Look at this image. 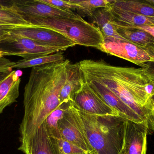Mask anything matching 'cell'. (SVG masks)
<instances>
[{
    "label": "cell",
    "instance_id": "6da1fadb",
    "mask_svg": "<svg viewBox=\"0 0 154 154\" xmlns=\"http://www.w3.org/2000/svg\"><path fill=\"white\" fill-rule=\"evenodd\" d=\"M79 63L83 75L106 85L143 119L148 134L154 133V71L148 66L119 67L102 59Z\"/></svg>",
    "mask_w": 154,
    "mask_h": 154
},
{
    "label": "cell",
    "instance_id": "7a4b0ae2",
    "mask_svg": "<svg viewBox=\"0 0 154 154\" xmlns=\"http://www.w3.org/2000/svg\"><path fill=\"white\" fill-rule=\"evenodd\" d=\"M70 62H60L32 68L23 94L24 115L20 124V140L31 134L61 103L60 93Z\"/></svg>",
    "mask_w": 154,
    "mask_h": 154
},
{
    "label": "cell",
    "instance_id": "3957f363",
    "mask_svg": "<svg viewBox=\"0 0 154 154\" xmlns=\"http://www.w3.org/2000/svg\"><path fill=\"white\" fill-rule=\"evenodd\" d=\"M74 107L89 142L97 154H121L125 143L126 119L119 115H90Z\"/></svg>",
    "mask_w": 154,
    "mask_h": 154
},
{
    "label": "cell",
    "instance_id": "277c9868",
    "mask_svg": "<svg viewBox=\"0 0 154 154\" xmlns=\"http://www.w3.org/2000/svg\"><path fill=\"white\" fill-rule=\"evenodd\" d=\"M30 25L51 29L75 42L76 45L98 49L104 39L98 29L92 24L79 18H27Z\"/></svg>",
    "mask_w": 154,
    "mask_h": 154
},
{
    "label": "cell",
    "instance_id": "5b68a950",
    "mask_svg": "<svg viewBox=\"0 0 154 154\" xmlns=\"http://www.w3.org/2000/svg\"><path fill=\"white\" fill-rule=\"evenodd\" d=\"M98 49L140 67H147V63L154 61V47H141L125 41L106 39Z\"/></svg>",
    "mask_w": 154,
    "mask_h": 154
},
{
    "label": "cell",
    "instance_id": "8992f818",
    "mask_svg": "<svg viewBox=\"0 0 154 154\" xmlns=\"http://www.w3.org/2000/svg\"><path fill=\"white\" fill-rule=\"evenodd\" d=\"M58 126L63 139L74 144L88 154H97L89 142L81 118L72 102L59 121Z\"/></svg>",
    "mask_w": 154,
    "mask_h": 154
},
{
    "label": "cell",
    "instance_id": "52a82bcc",
    "mask_svg": "<svg viewBox=\"0 0 154 154\" xmlns=\"http://www.w3.org/2000/svg\"><path fill=\"white\" fill-rule=\"evenodd\" d=\"M8 31L11 34L28 38L44 46L57 48L61 51L76 45L69 38L48 28L30 25L11 27Z\"/></svg>",
    "mask_w": 154,
    "mask_h": 154
},
{
    "label": "cell",
    "instance_id": "ba28073f",
    "mask_svg": "<svg viewBox=\"0 0 154 154\" xmlns=\"http://www.w3.org/2000/svg\"><path fill=\"white\" fill-rule=\"evenodd\" d=\"M12 7L23 19L27 18H79L73 11L57 9L40 0L11 1Z\"/></svg>",
    "mask_w": 154,
    "mask_h": 154
},
{
    "label": "cell",
    "instance_id": "9c48e42d",
    "mask_svg": "<svg viewBox=\"0 0 154 154\" xmlns=\"http://www.w3.org/2000/svg\"><path fill=\"white\" fill-rule=\"evenodd\" d=\"M73 105L82 112L91 115H119L86 82L71 100Z\"/></svg>",
    "mask_w": 154,
    "mask_h": 154
},
{
    "label": "cell",
    "instance_id": "30bf717a",
    "mask_svg": "<svg viewBox=\"0 0 154 154\" xmlns=\"http://www.w3.org/2000/svg\"><path fill=\"white\" fill-rule=\"evenodd\" d=\"M83 76L84 81L119 116L145 126L143 121L138 115L122 102L106 85L89 76L83 74Z\"/></svg>",
    "mask_w": 154,
    "mask_h": 154
},
{
    "label": "cell",
    "instance_id": "8fae6325",
    "mask_svg": "<svg viewBox=\"0 0 154 154\" xmlns=\"http://www.w3.org/2000/svg\"><path fill=\"white\" fill-rule=\"evenodd\" d=\"M20 141L18 150L24 154H60L56 138L49 136L43 123L31 134Z\"/></svg>",
    "mask_w": 154,
    "mask_h": 154
},
{
    "label": "cell",
    "instance_id": "7c38bea8",
    "mask_svg": "<svg viewBox=\"0 0 154 154\" xmlns=\"http://www.w3.org/2000/svg\"><path fill=\"white\" fill-rule=\"evenodd\" d=\"M5 44L9 45L12 49L8 52L9 55L20 56L23 59L36 58L61 51L57 48L44 46L28 38L12 34Z\"/></svg>",
    "mask_w": 154,
    "mask_h": 154
},
{
    "label": "cell",
    "instance_id": "4fadbf2b",
    "mask_svg": "<svg viewBox=\"0 0 154 154\" xmlns=\"http://www.w3.org/2000/svg\"><path fill=\"white\" fill-rule=\"evenodd\" d=\"M148 134L144 126L126 119L124 145L128 154H146Z\"/></svg>",
    "mask_w": 154,
    "mask_h": 154
},
{
    "label": "cell",
    "instance_id": "5bb4252c",
    "mask_svg": "<svg viewBox=\"0 0 154 154\" xmlns=\"http://www.w3.org/2000/svg\"><path fill=\"white\" fill-rule=\"evenodd\" d=\"M113 4L107 10L111 16L112 23L116 26L122 27L154 26V16H145L125 11L115 7Z\"/></svg>",
    "mask_w": 154,
    "mask_h": 154
},
{
    "label": "cell",
    "instance_id": "9a60e30c",
    "mask_svg": "<svg viewBox=\"0 0 154 154\" xmlns=\"http://www.w3.org/2000/svg\"><path fill=\"white\" fill-rule=\"evenodd\" d=\"M66 73V81L60 93V103L72 100L85 82L79 62L72 63L70 61L67 67Z\"/></svg>",
    "mask_w": 154,
    "mask_h": 154
},
{
    "label": "cell",
    "instance_id": "2e32d148",
    "mask_svg": "<svg viewBox=\"0 0 154 154\" xmlns=\"http://www.w3.org/2000/svg\"><path fill=\"white\" fill-rule=\"evenodd\" d=\"M20 82L18 71H12L0 82V114L6 107L17 101L20 94Z\"/></svg>",
    "mask_w": 154,
    "mask_h": 154
},
{
    "label": "cell",
    "instance_id": "e0dca14e",
    "mask_svg": "<svg viewBox=\"0 0 154 154\" xmlns=\"http://www.w3.org/2000/svg\"><path fill=\"white\" fill-rule=\"evenodd\" d=\"M90 16L92 19L91 24L99 30L104 40H120L127 41L118 33L107 9H97L92 12Z\"/></svg>",
    "mask_w": 154,
    "mask_h": 154
},
{
    "label": "cell",
    "instance_id": "ac0fdd59",
    "mask_svg": "<svg viewBox=\"0 0 154 154\" xmlns=\"http://www.w3.org/2000/svg\"><path fill=\"white\" fill-rule=\"evenodd\" d=\"M116 26L118 33L128 42L141 47H154V38L148 33L136 28Z\"/></svg>",
    "mask_w": 154,
    "mask_h": 154
},
{
    "label": "cell",
    "instance_id": "d6986e66",
    "mask_svg": "<svg viewBox=\"0 0 154 154\" xmlns=\"http://www.w3.org/2000/svg\"><path fill=\"white\" fill-rule=\"evenodd\" d=\"M71 104V100L61 103L47 117L43 123L49 136L57 139H62L58 124Z\"/></svg>",
    "mask_w": 154,
    "mask_h": 154
},
{
    "label": "cell",
    "instance_id": "ffe728a7",
    "mask_svg": "<svg viewBox=\"0 0 154 154\" xmlns=\"http://www.w3.org/2000/svg\"><path fill=\"white\" fill-rule=\"evenodd\" d=\"M113 5L116 8L137 14L147 16H154V6L143 1L115 0Z\"/></svg>",
    "mask_w": 154,
    "mask_h": 154
},
{
    "label": "cell",
    "instance_id": "44dd1931",
    "mask_svg": "<svg viewBox=\"0 0 154 154\" xmlns=\"http://www.w3.org/2000/svg\"><path fill=\"white\" fill-rule=\"evenodd\" d=\"M63 52L60 51L53 54L30 58L23 59L16 62L13 69H23L60 62L65 60Z\"/></svg>",
    "mask_w": 154,
    "mask_h": 154
},
{
    "label": "cell",
    "instance_id": "7402d4cb",
    "mask_svg": "<svg viewBox=\"0 0 154 154\" xmlns=\"http://www.w3.org/2000/svg\"><path fill=\"white\" fill-rule=\"evenodd\" d=\"M0 21L16 27L31 25L14 10L12 7L11 1L8 5L0 3Z\"/></svg>",
    "mask_w": 154,
    "mask_h": 154
},
{
    "label": "cell",
    "instance_id": "603a6c76",
    "mask_svg": "<svg viewBox=\"0 0 154 154\" xmlns=\"http://www.w3.org/2000/svg\"><path fill=\"white\" fill-rule=\"evenodd\" d=\"M80 6V11L91 16L92 12L99 9H109L115 0H69Z\"/></svg>",
    "mask_w": 154,
    "mask_h": 154
},
{
    "label": "cell",
    "instance_id": "cb8c5ba5",
    "mask_svg": "<svg viewBox=\"0 0 154 154\" xmlns=\"http://www.w3.org/2000/svg\"><path fill=\"white\" fill-rule=\"evenodd\" d=\"M56 140L60 154H88L79 147L63 138Z\"/></svg>",
    "mask_w": 154,
    "mask_h": 154
},
{
    "label": "cell",
    "instance_id": "d4e9b609",
    "mask_svg": "<svg viewBox=\"0 0 154 154\" xmlns=\"http://www.w3.org/2000/svg\"><path fill=\"white\" fill-rule=\"evenodd\" d=\"M44 3L47 4L57 9L66 11H72V10H80V6L78 5L73 3L69 1L61 0H40Z\"/></svg>",
    "mask_w": 154,
    "mask_h": 154
},
{
    "label": "cell",
    "instance_id": "484cf974",
    "mask_svg": "<svg viewBox=\"0 0 154 154\" xmlns=\"http://www.w3.org/2000/svg\"><path fill=\"white\" fill-rule=\"evenodd\" d=\"M16 62L5 57H0V71L12 69Z\"/></svg>",
    "mask_w": 154,
    "mask_h": 154
},
{
    "label": "cell",
    "instance_id": "4316f807",
    "mask_svg": "<svg viewBox=\"0 0 154 154\" xmlns=\"http://www.w3.org/2000/svg\"><path fill=\"white\" fill-rule=\"evenodd\" d=\"M14 27V26H0V44H3L6 42L11 34L8 31V29Z\"/></svg>",
    "mask_w": 154,
    "mask_h": 154
},
{
    "label": "cell",
    "instance_id": "83f0119b",
    "mask_svg": "<svg viewBox=\"0 0 154 154\" xmlns=\"http://www.w3.org/2000/svg\"><path fill=\"white\" fill-rule=\"evenodd\" d=\"M130 28H136V29H140L148 33L154 38V26H137V27H130Z\"/></svg>",
    "mask_w": 154,
    "mask_h": 154
},
{
    "label": "cell",
    "instance_id": "f1b7e54d",
    "mask_svg": "<svg viewBox=\"0 0 154 154\" xmlns=\"http://www.w3.org/2000/svg\"><path fill=\"white\" fill-rule=\"evenodd\" d=\"M12 71V69L0 71V82L4 80L6 77H8Z\"/></svg>",
    "mask_w": 154,
    "mask_h": 154
},
{
    "label": "cell",
    "instance_id": "f546056e",
    "mask_svg": "<svg viewBox=\"0 0 154 154\" xmlns=\"http://www.w3.org/2000/svg\"><path fill=\"white\" fill-rule=\"evenodd\" d=\"M5 56H9V52L5 51L0 48V57H4Z\"/></svg>",
    "mask_w": 154,
    "mask_h": 154
},
{
    "label": "cell",
    "instance_id": "4dcf8cb0",
    "mask_svg": "<svg viewBox=\"0 0 154 154\" xmlns=\"http://www.w3.org/2000/svg\"><path fill=\"white\" fill-rule=\"evenodd\" d=\"M147 65H148L149 68H150L153 71H154V61L147 63Z\"/></svg>",
    "mask_w": 154,
    "mask_h": 154
},
{
    "label": "cell",
    "instance_id": "1f68e13d",
    "mask_svg": "<svg viewBox=\"0 0 154 154\" xmlns=\"http://www.w3.org/2000/svg\"><path fill=\"white\" fill-rule=\"evenodd\" d=\"M0 26H13L10 25V24H8L5 23L3 22L0 21ZM15 27V26H14Z\"/></svg>",
    "mask_w": 154,
    "mask_h": 154
},
{
    "label": "cell",
    "instance_id": "d6a6232c",
    "mask_svg": "<svg viewBox=\"0 0 154 154\" xmlns=\"http://www.w3.org/2000/svg\"><path fill=\"white\" fill-rule=\"evenodd\" d=\"M146 2L154 6V0H145Z\"/></svg>",
    "mask_w": 154,
    "mask_h": 154
},
{
    "label": "cell",
    "instance_id": "836d02e7",
    "mask_svg": "<svg viewBox=\"0 0 154 154\" xmlns=\"http://www.w3.org/2000/svg\"><path fill=\"white\" fill-rule=\"evenodd\" d=\"M121 154H128L126 150L125 147V145H124L123 149H122V152H121Z\"/></svg>",
    "mask_w": 154,
    "mask_h": 154
},
{
    "label": "cell",
    "instance_id": "e575fe53",
    "mask_svg": "<svg viewBox=\"0 0 154 154\" xmlns=\"http://www.w3.org/2000/svg\"><path fill=\"white\" fill-rule=\"evenodd\" d=\"M152 99H153V101L154 104V96H153Z\"/></svg>",
    "mask_w": 154,
    "mask_h": 154
},
{
    "label": "cell",
    "instance_id": "d590c367",
    "mask_svg": "<svg viewBox=\"0 0 154 154\" xmlns=\"http://www.w3.org/2000/svg\"></svg>",
    "mask_w": 154,
    "mask_h": 154
}]
</instances>
